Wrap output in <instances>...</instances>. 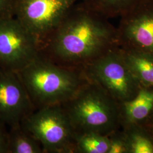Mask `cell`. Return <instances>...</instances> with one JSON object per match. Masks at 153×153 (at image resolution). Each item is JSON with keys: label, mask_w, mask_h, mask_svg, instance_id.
Here are the masks:
<instances>
[{"label": "cell", "mask_w": 153, "mask_h": 153, "mask_svg": "<svg viewBox=\"0 0 153 153\" xmlns=\"http://www.w3.org/2000/svg\"><path fill=\"white\" fill-rule=\"evenodd\" d=\"M118 46L116 27L81 1L40 45L39 55L60 65L82 69Z\"/></svg>", "instance_id": "6da1fadb"}, {"label": "cell", "mask_w": 153, "mask_h": 153, "mask_svg": "<svg viewBox=\"0 0 153 153\" xmlns=\"http://www.w3.org/2000/svg\"><path fill=\"white\" fill-rule=\"evenodd\" d=\"M18 73L35 109L65 103L88 81L82 69L60 65L39 55Z\"/></svg>", "instance_id": "7a4b0ae2"}, {"label": "cell", "mask_w": 153, "mask_h": 153, "mask_svg": "<svg viewBox=\"0 0 153 153\" xmlns=\"http://www.w3.org/2000/svg\"><path fill=\"white\" fill-rule=\"evenodd\" d=\"M61 105L76 133L109 136L120 126V104L104 89L89 80Z\"/></svg>", "instance_id": "3957f363"}, {"label": "cell", "mask_w": 153, "mask_h": 153, "mask_svg": "<svg viewBox=\"0 0 153 153\" xmlns=\"http://www.w3.org/2000/svg\"><path fill=\"white\" fill-rule=\"evenodd\" d=\"M82 69L89 81L104 89L119 104L134 97L142 86L127 65L119 46Z\"/></svg>", "instance_id": "277c9868"}, {"label": "cell", "mask_w": 153, "mask_h": 153, "mask_svg": "<svg viewBox=\"0 0 153 153\" xmlns=\"http://www.w3.org/2000/svg\"><path fill=\"white\" fill-rule=\"evenodd\" d=\"M21 124L35 137L44 153H73L75 131L61 104L35 109Z\"/></svg>", "instance_id": "5b68a950"}, {"label": "cell", "mask_w": 153, "mask_h": 153, "mask_svg": "<svg viewBox=\"0 0 153 153\" xmlns=\"http://www.w3.org/2000/svg\"><path fill=\"white\" fill-rule=\"evenodd\" d=\"M81 0H16L14 16L38 43H44L71 7Z\"/></svg>", "instance_id": "8992f818"}, {"label": "cell", "mask_w": 153, "mask_h": 153, "mask_svg": "<svg viewBox=\"0 0 153 153\" xmlns=\"http://www.w3.org/2000/svg\"><path fill=\"white\" fill-rule=\"evenodd\" d=\"M39 55L37 40L15 16L0 18V68L19 72Z\"/></svg>", "instance_id": "52a82bcc"}, {"label": "cell", "mask_w": 153, "mask_h": 153, "mask_svg": "<svg viewBox=\"0 0 153 153\" xmlns=\"http://www.w3.org/2000/svg\"><path fill=\"white\" fill-rule=\"evenodd\" d=\"M117 28L121 48L153 55V0H149L120 16Z\"/></svg>", "instance_id": "ba28073f"}, {"label": "cell", "mask_w": 153, "mask_h": 153, "mask_svg": "<svg viewBox=\"0 0 153 153\" xmlns=\"http://www.w3.org/2000/svg\"><path fill=\"white\" fill-rule=\"evenodd\" d=\"M34 110L18 73L0 68V121L16 126Z\"/></svg>", "instance_id": "9c48e42d"}, {"label": "cell", "mask_w": 153, "mask_h": 153, "mask_svg": "<svg viewBox=\"0 0 153 153\" xmlns=\"http://www.w3.org/2000/svg\"><path fill=\"white\" fill-rule=\"evenodd\" d=\"M120 125L143 126L153 117V88L141 86L133 98L120 104Z\"/></svg>", "instance_id": "30bf717a"}, {"label": "cell", "mask_w": 153, "mask_h": 153, "mask_svg": "<svg viewBox=\"0 0 153 153\" xmlns=\"http://www.w3.org/2000/svg\"><path fill=\"white\" fill-rule=\"evenodd\" d=\"M121 49L127 65L141 85L153 88V54Z\"/></svg>", "instance_id": "8fae6325"}, {"label": "cell", "mask_w": 153, "mask_h": 153, "mask_svg": "<svg viewBox=\"0 0 153 153\" xmlns=\"http://www.w3.org/2000/svg\"><path fill=\"white\" fill-rule=\"evenodd\" d=\"M149 0H81L90 9L109 19L123 16Z\"/></svg>", "instance_id": "7c38bea8"}, {"label": "cell", "mask_w": 153, "mask_h": 153, "mask_svg": "<svg viewBox=\"0 0 153 153\" xmlns=\"http://www.w3.org/2000/svg\"><path fill=\"white\" fill-rule=\"evenodd\" d=\"M9 153H44L40 142L21 123L9 128Z\"/></svg>", "instance_id": "4fadbf2b"}, {"label": "cell", "mask_w": 153, "mask_h": 153, "mask_svg": "<svg viewBox=\"0 0 153 153\" xmlns=\"http://www.w3.org/2000/svg\"><path fill=\"white\" fill-rule=\"evenodd\" d=\"M109 138L95 133L75 132L73 141V153H108Z\"/></svg>", "instance_id": "5bb4252c"}, {"label": "cell", "mask_w": 153, "mask_h": 153, "mask_svg": "<svg viewBox=\"0 0 153 153\" xmlns=\"http://www.w3.org/2000/svg\"><path fill=\"white\" fill-rule=\"evenodd\" d=\"M128 153H153V137L142 126L125 128Z\"/></svg>", "instance_id": "9a60e30c"}, {"label": "cell", "mask_w": 153, "mask_h": 153, "mask_svg": "<svg viewBox=\"0 0 153 153\" xmlns=\"http://www.w3.org/2000/svg\"><path fill=\"white\" fill-rule=\"evenodd\" d=\"M109 148L108 153H128L123 134H119L117 131L108 136Z\"/></svg>", "instance_id": "2e32d148"}, {"label": "cell", "mask_w": 153, "mask_h": 153, "mask_svg": "<svg viewBox=\"0 0 153 153\" xmlns=\"http://www.w3.org/2000/svg\"><path fill=\"white\" fill-rule=\"evenodd\" d=\"M16 0H0V18L14 16Z\"/></svg>", "instance_id": "e0dca14e"}, {"label": "cell", "mask_w": 153, "mask_h": 153, "mask_svg": "<svg viewBox=\"0 0 153 153\" xmlns=\"http://www.w3.org/2000/svg\"><path fill=\"white\" fill-rule=\"evenodd\" d=\"M0 153H9V129L0 121Z\"/></svg>", "instance_id": "ac0fdd59"}, {"label": "cell", "mask_w": 153, "mask_h": 153, "mask_svg": "<svg viewBox=\"0 0 153 153\" xmlns=\"http://www.w3.org/2000/svg\"><path fill=\"white\" fill-rule=\"evenodd\" d=\"M143 126L153 137V117Z\"/></svg>", "instance_id": "d6986e66"}]
</instances>
